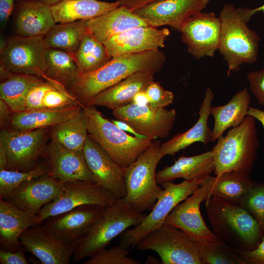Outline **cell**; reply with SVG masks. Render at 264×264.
<instances>
[{
    "label": "cell",
    "mask_w": 264,
    "mask_h": 264,
    "mask_svg": "<svg viewBox=\"0 0 264 264\" xmlns=\"http://www.w3.org/2000/svg\"><path fill=\"white\" fill-rule=\"evenodd\" d=\"M45 61L46 75L58 88H70L81 75L74 54L48 48Z\"/></svg>",
    "instance_id": "cell-32"
},
{
    "label": "cell",
    "mask_w": 264,
    "mask_h": 264,
    "mask_svg": "<svg viewBox=\"0 0 264 264\" xmlns=\"http://www.w3.org/2000/svg\"><path fill=\"white\" fill-rule=\"evenodd\" d=\"M247 115L253 117L261 122L264 129V110L255 107H249Z\"/></svg>",
    "instance_id": "cell-53"
},
{
    "label": "cell",
    "mask_w": 264,
    "mask_h": 264,
    "mask_svg": "<svg viewBox=\"0 0 264 264\" xmlns=\"http://www.w3.org/2000/svg\"><path fill=\"white\" fill-rule=\"evenodd\" d=\"M237 252L241 256L246 264H264V236L254 249Z\"/></svg>",
    "instance_id": "cell-46"
},
{
    "label": "cell",
    "mask_w": 264,
    "mask_h": 264,
    "mask_svg": "<svg viewBox=\"0 0 264 264\" xmlns=\"http://www.w3.org/2000/svg\"><path fill=\"white\" fill-rule=\"evenodd\" d=\"M146 216L132 209L124 198L118 199L105 208L100 219L76 245L73 262L90 257L106 248L112 240L128 228L139 224Z\"/></svg>",
    "instance_id": "cell-7"
},
{
    "label": "cell",
    "mask_w": 264,
    "mask_h": 264,
    "mask_svg": "<svg viewBox=\"0 0 264 264\" xmlns=\"http://www.w3.org/2000/svg\"><path fill=\"white\" fill-rule=\"evenodd\" d=\"M43 104L44 108L53 109L71 106H83L66 88L56 87L48 90L45 93Z\"/></svg>",
    "instance_id": "cell-42"
},
{
    "label": "cell",
    "mask_w": 264,
    "mask_h": 264,
    "mask_svg": "<svg viewBox=\"0 0 264 264\" xmlns=\"http://www.w3.org/2000/svg\"><path fill=\"white\" fill-rule=\"evenodd\" d=\"M160 141H152L150 147L137 159L124 168L126 188L125 201L135 211H151L162 190L157 183L156 168L163 157L160 151Z\"/></svg>",
    "instance_id": "cell-6"
},
{
    "label": "cell",
    "mask_w": 264,
    "mask_h": 264,
    "mask_svg": "<svg viewBox=\"0 0 264 264\" xmlns=\"http://www.w3.org/2000/svg\"><path fill=\"white\" fill-rule=\"evenodd\" d=\"M136 246L155 252L162 264H201L195 243L180 229L165 224L144 237Z\"/></svg>",
    "instance_id": "cell-10"
},
{
    "label": "cell",
    "mask_w": 264,
    "mask_h": 264,
    "mask_svg": "<svg viewBox=\"0 0 264 264\" xmlns=\"http://www.w3.org/2000/svg\"><path fill=\"white\" fill-rule=\"evenodd\" d=\"M202 0H160L133 12L155 27L168 25L179 31L192 16L201 11Z\"/></svg>",
    "instance_id": "cell-21"
},
{
    "label": "cell",
    "mask_w": 264,
    "mask_h": 264,
    "mask_svg": "<svg viewBox=\"0 0 264 264\" xmlns=\"http://www.w3.org/2000/svg\"><path fill=\"white\" fill-rule=\"evenodd\" d=\"M82 110V106L76 105L60 109L42 108L13 112L6 129L30 131L51 128L74 116Z\"/></svg>",
    "instance_id": "cell-25"
},
{
    "label": "cell",
    "mask_w": 264,
    "mask_h": 264,
    "mask_svg": "<svg viewBox=\"0 0 264 264\" xmlns=\"http://www.w3.org/2000/svg\"><path fill=\"white\" fill-rule=\"evenodd\" d=\"M48 174L47 165H38L29 171H0V198H3L25 181Z\"/></svg>",
    "instance_id": "cell-39"
},
{
    "label": "cell",
    "mask_w": 264,
    "mask_h": 264,
    "mask_svg": "<svg viewBox=\"0 0 264 264\" xmlns=\"http://www.w3.org/2000/svg\"><path fill=\"white\" fill-rule=\"evenodd\" d=\"M166 59L159 49L117 56L97 70L81 75L68 91L83 105H87L97 94L133 73H156Z\"/></svg>",
    "instance_id": "cell-1"
},
{
    "label": "cell",
    "mask_w": 264,
    "mask_h": 264,
    "mask_svg": "<svg viewBox=\"0 0 264 264\" xmlns=\"http://www.w3.org/2000/svg\"><path fill=\"white\" fill-rule=\"evenodd\" d=\"M23 248H19L18 251L13 252L9 250L0 249V264H29Z\"/></svg>",
    "instance_id": "cell-47"
},
{
    "label": "cell",
    "mask_w": 264,
    "mask_h": 264,
    "mask_svg": "<svg viewBox=\"0 0 264 264\" xmlns=\"http://www.w3.org/2000/svg\"><path fill=\"white\" fill-rule=\"evenodd\" d=\"M89 136L121 167L133 163L151 145L152 141L126 133L105 118L93 106H82Z\"/></svg>",
    "instance_id": "cell-5"
},
{
    "label": "cell",
    "mask_w": 264,
    "mask_h": 264,
    "mask_svg": "<svg viewBox=\"0 0 264 264\" xmlns=\"http://www.w3.org/2000/svg\"><path fill=\"white\" fill-rule=\"evenodd\" d=\"M214 98V94L212 89L210 88H207L197 122L188 131L176 134L160 145V151L163 156L166 155L173 156L197 142L206 144L212 141V132L208 126V122Z\"/></svg>",
    "instance_id": "cell-23"
},
{
    "label": "cell",
    "mask_w": 264,
    "mask_h": 264,
    "mask_svg": "<svg viewBox=\"0 0 264 264\" xmlns=\"http://www.w3.org/2000/svg\"><path fill=\"white\" fill-rule=\"evenodd\" d=\"M170 35L167 28L140 26L114 36L103 44L111 58L127 54L158 50Z\"/></svg>",
    "instance_id": "cell-20"
},
{
    "label": "cell",
    "mask_w": 264,
    "mask_h": 264,
    "mask_svg": "<svg viewBox=\"0 0 264 264\" xmlns=\"http://www.w3.org/2000/svg\"><path fill=\"white\" fill-rule=\"evenodd\" d=\"M15 0H0V21L5 23L9 18L14 5Z\"/></svg>",
    "instance_id": "cell-48"
},
{
    "label": "cell",
    "mask_w": 264,
    "mask_h": 264,
    "mask_svg": "<svg viewBox=\"0 0 264 264\" xmlns=\"http://www.w3.org/2000/svg\"><path fill=\"white\" fill-rule=\"evenodd\" d=\"M21 246L43 264H69L76 245L65 244L41 227H31L21 236Z\"/></svg>",
    "instance_id": "cell-22"
},
{
    "label": "cell",
    "mask_w": 264,
    "mask_h": 264,
    "mask_svg": "<svg viewBox=\"0 0 264 264\" xmlns=\"http://www.w3.org/2000/svg\"><path fill=\"white\" fill-rule=\"evenodd\" d=\"M204 181L184 180L177 184L172 181L162 184L163 189L150 213L139 224L121 234L119 244L127 248L136 246L144 237L162 226L175 207L192 195Z\"/></svg>",
    "instance_id": "cell-8"
},
{
    "label": "cell",
    "mask_w": 264,
    "mask_h": 264,
    "mask_svg": "<svg viewBox=\"0 0 264 264\" xmlns=\"http://www.w3.org/2000/svg\"><path fill=\"white\" fill-rule=\"evenodd\" d=\"M114 117L132 126L151 141L167 137L172 129L176 113L175 109L155 108L150 105L129 104L112 110Z\"/></svg>",
    "instance_id": "cell-13"
},
{
    "label": "cell",
    "mask_w": 264,
    "mask_h": 264,
    "mask_svg": "<svg viewBox=\"0 0 264 264\" xmlns=\"http://www.w3.org/2000/svg\"><path fill=\"white\" fill-rule=\"evenodd\" d=\"M74 56L81 75L97 70L112 59L104 44L89 33L83 38Z\"/></svg>",
    "instance_id": "cell-37"
},
{
    "label": "cell",
    "mask_w": 264,
    "mask_h": 264,
    "mask_svg": "<svg viewBox=\"0 0 264 264\" xmlns=\"http://www.w3.org/2000/svg\"><path fill=\"white\" fill-rule=\"evenodd\" d=\"M83 153L95 182L117 199L124 198L126 195L124 168L120 166L89 135Z\"/></svg>",
    "instance_id": "cell-19"
},
{
    "label": "cell",
    "mask_w": 264,
    "mask_h": 264,
    "mask_svg": "<svg viewBox=\"0 0 264 264\" xmlns=\"http://www.w3.org/2000/svg\"><path fill=\"white\" fill-rule=\"evenodd\" d=\"M86 22L89 33L103 43L108 39L131 28L149 26L146 20L121 5Z\"/></svg>",
    "instance_id": "cell-26"
},
{
    "label": "cell",
    "mask_w": 264,
    "mask_h": 264,
    "mask_svg": "<svg viewBox=\"0 0 264 264\" xmlns=\"http://www.w3.org/2000/svg\"><path fill=\"white\" fill-rule=\"evenodd\" d=\"M262 11L264 13V4L258 7L250 9V13L252 17L257 12Z\"/></svg>",
    "instance_id": "cell-56"
},
{
    "label": "cell",
    "mask_w": 264,
    "mask_h": 264,
    "mask_svg": "<svg viewBox=\"0 0 264 264\" xmlns=\"http://www.w3.org/2000/svg\"><path fill=\"white\" fill-rule=\"evenodd\" d=\"M218 139L212 150L215 176L231 171L249 174L259 145L256 119L247 115L239 125Z\"/></svg>",
    "instance_id": "cell-4"
},
{
    "label": "cell",
    "mask_w": 264,
    "mask_h": 264,
    "mask_svg": "<svg viewBox=\"0 0 264 264\" xmlns=\"http://www.w3.org/2000/svg\"><path fill=\"white\" fill-rule=\"evenodd\" d=\"M250 9L237 8L232 4H226L220 12L218 50L227 62L228 75L231 72L239 71L242 64H253L257 60L260 38L248 27L252 17Z\"/></svg>",
    "instance_id": "cell-3"
},
{
    "label": "cell",
    "mask_w": 264,
    "mask_h": 264,
    "mask_svg": "<svg viewBox=\"0 0 264 264\" xmlns=\"http://www.w3.org/2000/svg\"><path fill=\"white\" fill-rule=\"evenodd\" d=\"M128 248L119 244L98 252L85 261L84 264H139L136 260L128 257Z\"/></svg>",
    "instance_id": "cell-40"
},
{
    "label": "cell",
    "mask_w": 264,
    "mask_h": 264,
    "mask_svg": "<svg viewBox=\"0 0 264 264\" xmlns=\"http://www.w3.org/2000/svg\"><path fill=\"white\" fill-rule=\"evenodd\" d=\"M120 3L98 0H63L50 6L56 23L88 21L107 13Z\"/></svg>",
    "instance_id": "cell-30"
},
{
    "label": "cell",
    "mask_w": 264,
    "mask_h": 264,
    "mask_svg": "<svg viewBox=\"0 0 264 264\" xmlns=\"http://www.w3.org/2000/svg\"><path fill=\"white\" fill-rule=\"evenodd\" d=\"M56 24L50 6L38 1L23 2L18 11L15 30L23 37H43Z\"/></svg>",
    "instance_id": "cell-29"
},
{
    "label": "cell",
    "mask_w": 264,
    "mask_h": 264,
    "mask_svg": "<svg viewBox=\"0 0 264 264\" xmlns=\"http://www.w3.org/2000/svg\"></svg>",
    "instance_id": "cell-58"
},
{
    "label": "cell",
    "mask_w": 264,
    "mask_h": 264,
    "mask_svg": "<svg viewBox=\"0 0 264 264\" xmlns=\"http://www.w3.org/2000/svg\"><path fill=\"white\" fill-rule=\"evenodd\" d=\"M47 49L42 36H15L9 38L2 48L0 67L12 73L35 76L50 82L45 74Z\"/></svg>",
    "instance_id": "cell-9"
},
{
    "label": "cell",
    "mask_w": 264,
    "mask_h": 264,
    "mask_svg": "<svg viewBox=\"0 0 264 264\" xmlns=\"http://www.w3.org/2000/svg\"><path fill=\"white\" fill-rule=\"evenodd\" d=\"M49 128L30 131L2 129L0 145L7 156L6 169L29 171L37 165V160L45 146Z\"/></svg>",
    "instance_id": "cell-12"
},
{
    "label": "cell",
    "mask_w": 264,
    "mask_h": 264,
    "mask_svg": "<svg viewBox=\"0 0 264 264\" xmlns=\"http://www.w3.org/2000/svg\"><path fill=\"white\" fill-rule=\"evenodd\" d=\"M214 171L212 150L194 156L179 157L172 165L156 173V179L161 185L178 178L187 181H204Z\"/></svg>",
    "instance_id": "cell-27"
},
{
    "label": "cell",
    "mask_w": 264,
    "mask_h": 264,
    "mask_svg": "<svg viewBox=\"0 0 264 264\" xmlns=\"http://www.w3.org/2000/svg\"><path fill=\"white\" fill-rule=\"evenodd\" d=\"M7 156L5 149L0 145V171L6 169L7 165Z\"/></svg>",
    "instance_id": "cell-54"
},
{
    "label": "cell",
    "mask_w": 264,
    "mask_h": 264,
    "mask_svg": "<svg viewBox=\"0 0 264 264\" xmlns=\"http://www.w3.org/2000/svg\"><path fill=\"white\" fill-rule=\"evenodd\" d=\"M42 3L49 5L50 6L54 5L63 0H39Z\"/></svg>",
    "instance_id": "cell-55"
},
{
    "label": "cell",
    "mask_w": 264,
    "mask_h": 264,
    "mask_svg": "<svg viewBox=\"0 0 264 264\" xmlns=\"http://www.w3.org/2000/svg\"><path fill=\"white\" fill-rule=\"evenodd\" d=\"M210 196L239 204L254 185L249 174L231 171L218 176H210Z\"/></svg>",
    "instance_id": "cell-34"
},
{
    "label": "cell",
    "mask_w": 264,
    "mask_h": 264,
    "mask_svg": "<svg viewBox=\"0 0 264 264\" xmlns=\"http://www.w3.org/2000/svg\"><path fill=\"white\" fill-rule=\"evenodd\" d=\"M195 244L201 264H246L234 248L219 238L211 242Z\"/></svg>",
    "instance_id": "cell-38"
},
{
    "label": "cell",
    "mask_w": 264,
    "mask_h": 264,
    "mask_svg": "<svg viewBox=\"0 0 264 264\" xmlns=\"http://www.w3.org/2000/svg\"><path fill=\"white\" fill-rule=\"evenodd\" d=\"M106 207L84 205L45 220L41 227L67 245H77L101 217Z\"/></svg>",
    "instance_id": "cell-15"
},
{
    "label": "cell",
    "mask_w": 264,
    "mask_h": 264,
    "mask_svg": "<svg viewBox=\"0 0 264 264\" xmlns=\"http://www.w3.org/2000/svg\"><path fill=\"white\" fill-rule=\"evenodd\" d=\"M63 194L45 205L38 214L39 223L47 218L84 205L107 207L117 199L109 191L95 182L76 181L66 183Z\"/></svg>",
    "instance_id": "cell-14"
},
{
    "label": "cell",
    "mask_w": 264,
    "mask_h": 264,
    "mask_svg": "<svg viewBox=\"0 0 264 264\" xmlns=\"http://www.w3.org/2000/svg\"><path fill=\"white\" fill-rule=\"evenodd\" d=\"M50 128L51 139L68 149L83 151L88 133L87 119L83 109L76 115Z\"/></svg>",
    "instance_id": "cell-36"
},
{
    "label": "cell",
    "mask_w": 264,
    "mask_h": 264,
    "mask_svg": "<svg viewBox=\"0 0 264 264\" xmlns=\"http://www.w3.org/2000/svg\"><path fill=\"white\" fill-rule=\"evenodd\" d=\"M131 103L138 105H149V99L145 90L141 91L136 93Z\"/></svg>",
    "instance_id": "cell-52"
},
{
    "label": "cell",
    "mask_w": 264,
    "mask_h": 264,
    "mask_svg": "<svg viewBox=\"0 0 264 264\" xmlns=\"http://www.w3.org/2000/svg\"><path fill=\"white\" fill-rule=\"evenodd\" d=\"M160 0H116L121 6L134 11L142 7Z\"/></svg>",
    "instance_id": "cell-49"
},
{
    "label": "cell",
    "mask_w": 264,
    "mask_h": 264,
    "mask_svg": "<svg viewBox=\"0 0 264 264\" xmlns=\"http://www.w3.org/2000/svg\"><path fill=\"white\" fill-rule=\"evenodd\" d=\"M221 28L220 17L200 11L191 17L179 31L189 53L197 59L213 57L218 50Z\"/></svg>",
    "instance_id": "cell-16"
},
{
    "label": "cell",
    "mask_w": 264,
    "mask_h": 264,
    "mask_svg": "<svg viewBox=\"0 0 264 264\" xmlns=\"http://www.w3.org/2000/svg\"><path fill=\"white\" fill-rule=\"evenodd\" d=\"M155 73L139 71L133 73L95 96L87 105L105 107L113 110L131 103L139 91L145 90L154 81Z\"/></svg>",
    "instance_id": "cell-24"
},
{
    "label": "cell",
    "mask_w": 264,
    "mask_h": 264,
    "mask_svg": "<svg viewBox=\"0 0 264 264\" xmlns=\"http://www.w3.org/2000/svg\"><path fill=\"white\" fill-rule=\"evenodd\" d=\"M65 189V183L46 174L24 182L3 199L37 216L44 206L61 196Z\"/></svg>",
    "instance_id": "cell-18"
},
{
    "label": "cell",
    "mask_w": 264,
    "mask_h": 264,
    "mask_svg": "<svg viewBox=\"0 0 264 264\" xmlns=\"http://www.w3.org/2000/svg\"><path fill=\"white\" fill-rule=\"evenodd\" d=\"M249 88L257 102L264 107V68L247 74Z\"/></svg>",
    "instance_id": "cell-45"
},
{
    "label": "cell",
    "mask_w": 264,
    "mask_h": 264,
    "mask_svg": "<svg viewBox=\"0 0 264 264\" xmlns=\"http://www.w3.org/2000/svg\"><path fill=\"white\" fill-rule=\"evenodd\" d=\"M111 121L120 129L125 132H126L132 133L136 138L141 139H147L145 136L138 133L133 128L127 123L118 119L112 120Z\"/></svg>",
    "instance_id": "cell-51"
},
{
    "label": "cell",
    "mask_w": 264,
    "mask_h": 264,
    "mask_svg": "<svg viewBox=\"0 0 264 264\" xmlns=\"http://www.w3.org/2000/svg\"><path fill=\"white\" fill-rule=\"evenodd\" d=\"M39 223L37 215H31L0 198V242L7 250L17 251L21 245L22 235Z\"/></svg>",
    "instance_id": "cell-28"
},
{
    "label": "cell",
    "mask_w": 264,
    "mask_h": 264,
    "mask_svg": "<svg viewBox=\"0 0 264 264\" xmlns=\"http://www.w3.org/2000/svg\"><path fill=\"white\" fill-rule=\"evenodd\" d=\"M151 106L155 108H165L171 104L174 99L172 91L165 89L160 84L156 81L151 82L145 89Z\"/></svg>",
    "instance_id": "cell-44"
},
{
    "label": "cell",
    "mask_w": 264,
    "mask_h": 264,
    "mask_svg": "<svg viewBox=\"0 0 264 264\" xmlns=\"http://www.w3.org/2000/svg\"><path fill=\"white\" fill-rule=\"evenodd\" d=\"M55 87L60 88L53 83L46 80L32 87L26 93L24 98V110L44 108L43 103L45 93L48 90Z\"/></svg>",
    "instance_id": "cell-43"
},
{
    "label": "cell",
    "mask_w": 264,
    "mask_h": 264,
    "mask_svg": "<svg viewBox=\"0 0 264 264\" xmlns=\"http://www.w3.org/2000/svg\"><path fill=\"white\" fill-rule=\"evenodd\" d=\"M13 111L8 104L3 100L0 99V125L1 129L5 127Z\"/></svg>",
    "instance_id": "cell-50"
},
{
    "label": "cell",
    "mask_w": 264,
    "mask_h": 264,
    "mask_svg": "<svg viewBox=\"0 0 264 264\" xmlns=\"http://www.w3.org/2000/svg\"><path fill=\"white\" fill-rule=\"evenodd\" d=\"M210 176L192 195L176 206L164 221L165 224L180 229L195 243L211 242L219 239L206 225L200 211L201 203L211 197Z\"/></svg>",
    "instance_id": "cell-11"
},
{
    "label": "cell",
    "mask_w": 264,
    "mask_h": 264,
    "mask_svg": "<svg viewBox=\"0 0 264 264\" xmlns=\"http://www.w3.org/2000/svg\"><path fill=\"white\" fill-rule=\"evenodd\" d=\"M41 156L47 162L48 174L64 183L76 181L95 182L83 151L68 149L51 139L44 148Z\"/></svg>",
    "instance_id": "cell-17"
},
{
    "label": "cell",
    "mask_w": 264,
    "mask_h": 264,
    "mask_svg": "<svg viewBox=\"0 0 264 264\" xmlns=\"http://www.w3.org/2000/svg\"><path fill=\"white\" fill-rule=\"evenodd\" d=\"M239 205L252 215L264 231V185L255 183Z\"/></svg>",
    "instance_id": "cell-41"
},
{
    "label": "cell",
    "mask_w": 264,
    "mask_h": 264,
    "mask_svg": "<svg viewBox=\"0 0 264 264\" xmlns=\"http://www.w3.org/2000/svg\"><path fill=\"white\" fill-rule=\"evenodd\" d=\"M250 96L246 88L237 92L226 104L212 107L211 114L214 119L212 141L222 135L228 128L239 125L247 115Z\"/></svg>",
    "instance_id": "cell-31"
},
{
    "label": "cell",
    "mask_w": 264,
    "mask_h": 264,
    "mask_svg": "<svg viewBox=\"0 0 264 264\" xmlns=\"http://www.w3.org/2000/svg\"><path fill=\"white\" fill-rule=\"evenodd\" d=\"M89 33L86 21L59 23L43 36L48 48L64 50L75 54L83 38Z\"/></svg>",
    "instance_id": "cell-35"
},
{
    "label": "cell",
    "mask_w": 264,
    "mask_h": 264,
    "mask_svg": "<svg viewBox=\"0 0 264 264\" xmlns=\"http://www.w3.org/2000/svg\"><path fill=\"white\" fill-rule=\"evenodd\" d=\"M210 0H202L201 9L203 10L206 7Z\"/></svg>",
    "instance_id": "cell-57"
},
{
    "label": "cell",
    "mask_w": 264,
    "mask_h": 264,
    "mask_svg": "<svg viewBox=\"0 0 264 264\" xmlns=\"http://www.w3.org/2000/svg\"><path fill=\"white\" fill-rule=\"evenodd\" d=\"M0 98L13 112L24 110V101L28 90L45 80L40 77L9 72L0 67Z\"/></svg>",
    "instance_id": "cell-33"
},
{
    "label": "cell",
    "mask_w": 264,
    "mask_h": 264,
    "mask_svg": "<svg viewBox=\"0 0 264 264\" xmlns=\"http://www.w3.org/2000/svg\"><path fill=\"white\" fill-rule=\"evenodd\" d=\"M205 207L213 233L236 252L251 250L261 241L259 222L239 204L211 196Z\"/></svg>",
    "instance_id": "cell-2"
}]
</instances>
